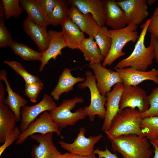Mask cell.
Listing matches in <instances>:
<instances>
[{
    "label": "cell",
    "mask_w": 158,
    "mask_h": 158,
    "mask_svg": "<svg viewBox=\"0 0 158 158\" xmlns=\"http://www.w3.org/2000/svg\"><path fill=\"white\" fill-rule=\"evenodd\" d=\"M41 8L44 14L48 18L51 14L57 2V0H39Z\"/></svg>",
    "instance_id": "8d00e7d4"
},
{
    "label": "cell",
    "mask_w": 158,
    "mask_h": 158,
    "mask_svg": "<svg viewBox=\"0 0 158 158\" xmlns=\"http://www.w3.org/2000/svg\"><path fill=\"white\" fill-rule=\"evenodd\" d=\"M79 49L83 53L85 60L90 62L89 64L100 63L105 58L93 37L85 38L81 43Z\"/></svg>",
    "instance_id": "484cf974"
},
{
    "label": "cell",
    "mask_w": 158,
    "mask_h": 158,
    "mask_svg": "<svg viewBox=\"0 0 158 158\" xmlns=\"http://www.w3.org/2000/svg\"><path fill=\"white\" fill-rule=\"evenodd\" d=\"M150 21V18L141 25L142 30L133 51L128 56L119 61L114 67L115 69L130 67L145 71L149 66L152 65L154 59L153 47L150 44L148 47H146L144 44L145 36Z\"/></svg>",
    "instance_id": "6da1fadb"
},
{
    "label": "cell",
    "mask_w": 158,
    "mask_h": 158,
    "mask_svg": "<svg viewBox=\"0 0 158 158\" xmlns=\"http://www.w3.org/2000/svg\"><path fill=\"white\" fill-rule=\"evenodd\" d=\"M53 134H36L30 136L38 143L32 147L31 153L33 158H56L61 154L53 142Z\"/></svg>",
    "instance_id": "4fadbf2b"
},
{
    "label": "cell",
    "mask_w": 158,
    "mask_h": 158,
    "mask_svg": "<svg viewBox=\"0 0 158 158\" xmlns=\"http://www.w3.org/2000/svg\"><path fill=\"white\" fill-rule=\"evenodd\" d=\"M150 44L153 47L154 59L158 65V37L151 35Z\"/></svg>",
    "instance_id": "ab89813d"
},
{
    "label": "cell",
    "mask_w": 158,
    "mask_h": 158,
    "mask_svg": "<svg viewBox=\"0 0 158 158\" xmlns=\"http://www.w3.org/2000/svg\"><path fill=\"white\" fill-rule=\"evenodd\" d=\"M123 86V83H117L106 95V111L102 127V130L105 132L109 129L113 119L119 111V104Z\"/></svg>",
    "instance_id": "e0dca14e"
},
{
    "label": "cell",
    "mask_w": 158,
    "mask_h": 158,
    "mask_svg": "<svg viewBox=\"0 0 158 158\" xmlns=\"http://www.w3.org/2000/svg\"><path fill=\"white\" fill-rule=\"evenodd\" d=\"M63 37L67 46L72 49H79L85 38L84 33L68 17L61 24Z\"/></svg>",
    "instance_id": "603a6c76"
},
{
    "label": "cell",
    "mask_w": 158,
    "mask_h": 158,
    "mask_svg": "<svg viewBox=\"0 0 158 158\" xmlns=\"http://www.w3.org/2000/svg\"><path fill=\"white\" fill-rule=\"evenodd\" d=\"M147 96L146 92L141 87L123 85L119 112L126 108H137L141 114L145 112L150 107Z\"/></svg>",
    "instance_id": "52a82bcc"
},
{
    "label": "cell",
    "mask_w": 158,
    "mask_h": 158,
    "mask_svg": "<svg viewBox=\"0 0 158 158\" xmlns=\"http://www.w3.org/2000/svg\"><path fill=\"white\" fill-rule=\"evenodd\" d=\"M68 6L66 1L57 0L54 10L48 18L49 25L54 26L61 25L68 17Z\"/></svg>",
    "instance_id": "f1b7e54d"
},
{
    "label": "cell",
    "mask_w": 158,
    "mask_h": 158,
    "mask_svg": "<svg viewBox=\"0 0 158 158\" xmlns=\"http://www.w3.org/2000/svg\"><path fill=\"white\" fill-rule=\"evenodd\" d=\"M0 80L4 82L6 86V90L8 93L7 97L4 99L3 102L13 112L17 122H19L21 119V109L26 106L28 101L18 93L13 91L7 79V73L4 69L1 70Z\"/></svg>",
    "instance_id": "7402d4cb"
},
{
    "label": "cell",
    "mask_w": 158,
    "mask_h": 158,
    "mask_svg": "<svg viewBox=\"0 0 158 158\" xmlns=\"http://www.w3.org/2000/svg\"><path fill=\"white\" fill-rule=\"evenodd\" d=\"M5 89L0 82V143L3 144L6 138L13 131L17 122L13 112L3 102Z\"/></svg>",
    "instance_id": "5bb4252c"
},
{
    "label": "cell",
    "mask_w": 158,
    "mask_h": 158,
    "mask_svg": "<svg viewBox=\"0 0 158 158\" xmlns=\"http://www.w3.org/2000/svg\"><path fill=\"white\" fill-rule=\"evenodd\" d=\"M104 2V18L105 24L112 30L123 28L127 25L124 11L113 0H105Z\"/></svg>",
    "instance_id": "d6986e66"
},
{
    "label": "cell",
    "mask_w": 158,
    "mask_h": 158,
    "mask_svg": "<svg viewBox=\"0 0 158 158\" xmlns=\"http://www.w3.org/2000/svg\"><path fill=\"white\" fill-rule=\"evenodd\" d=\"M142 135L150 141L158 139V116L142 118L140 125Z\"/></svg>",
    "instance_id": "83f0119b"
},
{
    "label": "cell",
    "mask_w": 158,
    "mask_h": 158,
    "mask_svg": "<svg viewBox=\"0 0 158 158\" xmlns=\"http://www.w3.org/2000/svg\"><path fill=\"white\" fill-rule=\"evenodd\" d=\"M4 62L20 75L24 80L25 82L32 83L40 80L37 76L28 72L24 67L18 62L6 60Z\"/></svg>",
    "instance_id": "d6a6232c"
},
{
    "label": "cell",
    "mask_w": 158,
    "mask_h": 158,
    "mask_svg": "<svg viewBox=\"0 0 158 158\" xmlns=\"http://www.w3.org/2000/svg\"><path fill=\"white\" fill-rule=\"evenodd\" d=\"M66 2L68 5L76 6L82 13H90L100 28L105 25L104 0H70Z\"/></svg>",
    "instance_id": "2e32d148"
},
{
    "label": "cell",
    "mask_w": 158,
    "mask_h": 158,
    "mask_svg": "<svg viewBox=\"0 0 158 158\" xmlns=\"http://www.w3.org/2000/svg\"><path fill=\"white\" fill-rule=\"evenodd\" d=\"M98 158H103L101 157H98Z\"/></svg>",
    "instance_id": "7dc6e473"
},
{
    "label": "cell",
    "mask_w": 158,
    "mask_h": 158,
    "mask_svg": "<svg viewBox=\"0 0 158 158\" xmlns=\"http://www.w3.org/2000/svg\"><path fill=\"white\" fill-rule=\"evenodd\" d=\"M147 99L150 105L149 109L141 114L142 118L151 116H158V86L153 89Z\"/></svg>",
    "instance_id": "1f68e13d"
},
{
    "label": "cell",
    "mask_w": 158,
    "mask_h": 158,
    "mask_svg": "<svg viewBox=\"0 0 158 158\" xmlns=\"http://www.w3.org/2000/svg\"><path fill=\"white\" fill-rule=\"evenodd\" d=\"M48 32L50 40L48 49L42 53L39 69L40 72L42 71L50 59L56 60L58 55H61L62 49L67 47L61 32L50 30Z\"/></svg>",
    "instance_id": "44dd1931"
},
{
    "label": "cell",
    "mask_w": 158,
    "mask_h": 158,
    "mask_svg": "<svg viewBox=\"0 0 158 158\" xmlns=\"http://www.w3.org/2000/svg\"><path fill=\"white\" fill-rule=\"evenodd\" d=\"M57 105L51 96L44 94L42 100L31 106H25L21 110V119L19 128L21 133L24 132L29 125L34 121L40 114L45 111L50 112L55 109Z\"/></svg>",
    "instance_id": "30bf717a"
},
{
    "label": "cell",
    "mask_w": 158,
    "mask_h": 158,
    "mask_svg": "<svg viewBox=\"0 0 158 158\" xmlns=\"http://www.w3.org/2000/svg\"><path fill=\"white\" fill-rule=\"evenodd\" d=\"M72 158H96V154L93 153L90 155L85 156L73 154Z\"/></svg>",
    "instance_id": "60d3db41"
},
{
    "label": "cell",
    "mask_w": 158,
    "mask_h": 158,
    "mask_svg": "<svg viewBox=\"0 0 158 158\" xmlns=\"http://www.w3.org/2000/svg\"><path fill=\"white\" fill-rule=\"evenodd\" d=\"M86 130L82 127L76 138L72 143L59 141V143L61 148L73 154L80 156H88L93 153L94 147L102 138V134L91 135L88 137L85 136Z\"/></svg>",
    "instance_id": "ba28073f"
},
{
    "label": "cell",
    "mask_w": 158,
    "mask_h": 158,
    "mask_svg": "<svg viewBox=\"0 0 158 158\" xmlns=\"http://www.w3.org/2000/svg\"><path fill=\"white\" fill-rule=\"evenodd\" d=\"M117 3L125 12L127 25L138 26L148 16L146 0H119Z\"/></svg>",
    "instance_id": "7c38bea8"
},
{
    "label": "cell",
    "mask_w": 158,
    "mask_h": 158,
    "mask_svg": "<svg viewBox=\"0 0 158 158\" xmlns=\"http://www.w3.org/2000/svg\"><path fill=\"white\" fill-rule=\"evenodd\" d=\"M43 87L40 80L33 83L25 82V92L30 101L35 103L37 101L38 96Z\"/></svg>",
    "instance_id": "836d02e7"
},
{
    "label": "cell",
    "mask_w": 158,
    "mask_h": 158,
    "mask_svg": "<svg viewBox=\"0 0 158 158\" xmlns=\"http://www.w3.org/2000/svg\"><path fill=\"white\" fill-rule=\"evenodd\" d=\"M137 28V25L130 24L122 29L109 30L112 38V44L102 64L103 66H110L117 59L125 55V53L122 51L125 45L130 42H135L138 39L139 35Z\"/></svg>",
    "instance_id": "277c9868"
},
{
    "label": "cell",
    "mask_w": 158,
    "mask_h": 158,
    "mask_svg": "<svg viewBox=\"0 0 158 158\" xmlns=\"http://www.w3.org/2000/svg\"><path fill=\"white\" fill-rule=\"evenodd\" d=\"M119 74L124 85L137 86L145 80H151L158 85V69L152 68L142 71L130 67L115 69Z\"/></svg>",
    "instance_id": "9a60e30c"
},
{
    "label": "cell",
    "mask_w": 158,
    "mask_h": 158,
    "mask_svg": "<svg viewBox=\"0 0 158 158\" xmlns=\"http://www.w3.org/2000/svg\"><path fill=\"white\" fill-rule=\"evenodd\" d=\"M150 19L147 32H150L151 35L158 37V16L153 15Z\"/></svg>",
    "instance_id": "74e56055"
},
{
    "label": "cell",
    "mask_w": 158,
    "mask_h": 158,
    "mask_svg": "<svg viewBox=\"0 0 158 158\" xmlns=\"http://www.w3.org/2000/svg\"><path fill=\"white\" fill-rule=\"evenodd\" d=\"M142 119L138 109L126 108L115 116L109 129L105 133L110 141L122 135H142L140 125Z\"/></svg>",
    "instance_id": "7a4b0ae2"
},
{
    "label": "cell",
    "mask_w": 158,
    "mask_h": 158,
    "mask_svg": "<svg viewBox=\"0 0 158 158\" xmlns=\"http://www.w3.org/2000/svg\"><path fill=\"white\" fill-rule=\"evenodd\" d=\"M21 133L19 128L16 127L13 132L6 138L3 144L0 147V157L5 149L16 140H17Z\"/></svg>",
    "instance_id": "d590c367"
},
{
    "label": "cell",
    "mask_w": 158,
    "mask_h": 158,
    "mask_svg": "<svg viewBox=\"0 0 158 158\" xmlns=\"http://www.w3.org/2000/svg\"><path fill=\"white\" fill-rule=\"evenodd\" d=\"M72 70L65 68L59 76L58 82L51 93V95L56 101L58 100L62 94L68 93L73 89L74 85L78 82H84V78L73 76L71 73Z\"/></svg>",
    "instance_id": "cb8c5ba5"
},
{
    "label": "cell",
    "mask_w": 158,
    "mask_h": 158,
    "mask_svg": "<svg viewBox=\"0 0 158 158\" xmlns=\"http://www.w3.org/2000/svg\"><path fill=\"white\" fill-rule=\"evenodd\" d=\"M157 1L156 0H147V4L150 6L154 4Z\"/></svg>",
    "instance_id": "ee69618b"
},
{
    "label": "cell",
    "mask_w": 158,
    "mask_h": 158,
    "mask_svg": "<svg viewBox=\"0 0 158 158\" xmlns=\"http://www.w3.org/2000/svg\"><path fill=\"white\" fill-rule=\"evenodd\" d=\"M153 15L158 16V5L155 9Z\"/></svg>",
    "instance_id": "f6af8a7d"
},
{
    "label": "cell",
    "mask_w": 158,
    "mask_h": 158,
    "mask_svg": "<svg viewBox=\"0 0 158 158\" xmlns=\"http://www.w3.org/2000/svg\"><path fill=\"white\" fill-rule=\"evenodd\" d=\"M152 141L154 142L156 145V146L158 147V139L154 141Z\"/></svg>",
    "instance_id": "bcb514c9"
},
{
    "label": "cell",
    "mask_w": 158,
    "mask_h": 158,
    "mask_svg": "<svg viewBox=\"0 0 158 158\" xmlns=\"http://www.w3.org/2000/svg\"><path fill=\"white\" fill-rule=\"evenodd\" d=\"M94 38L102 54L105 58L110 50L112 42L109 30L105 25L100 27Z\"/></svg>",
    "instance_id": "f546056e"
},
{
    "label": "cell",
    "mask_w": 158,
    "mask_h": 158,
    "mask_svg": "<svg viewBox=\"0 0 158 158\" xmlns=\"http://www.w3.org/2000/svg\"><path fill=\"white\" fill-rule=\"evenodd\" d=\"M4 14L0 13V47L9 46L13 41L11 35L9 33L4 23Z\"/></svg>",
    "instance_id": "e575fe53"
},
{
    "label": "cell",
    "mask_w": 158,
    "mask_h": 158,
    "mask_svg": "<svg viewBox=\"0 0 158 158\" xmlns=\"http://www.w3.org/2000/svg\"><path fill=\"white\" fill-rule=\"evenodd\" d=\"M93 153L103 158H119L116 153L113 154L109 151L107 147L104 151L101 150L97 148L94 150Z\"/></svg>",
    "instance_id": "f35d334b"
},
{
    "label": "cell",
    "mask_w": 158,
    "mask_h": 158,
    "mask_svg": "<svg viewBox=\"0 0 158 158\" xmlns=\"http://www.w3.org/2000/svg\"><path fill=\"white\" fill-rule=\"evenodd\" d=\"M85 75L86 78L85 81L78 85V87L81 89L88 88L90 92V104L89 106L85 107L84 108L91 121H93L96 115L104 118L106 111L105 105L107 97L100 93L97 85L96 78L92 72L87 71Z\"/></svg>",
    "instance_id": "8992f818"
},
{
    "label": "cell",
    "mask_w": 158,
    "mask_h": 158,
    "mask_svg": "<svg viewBox=\"0 0 158 158\" xmlns=\"http://www.w3.org/2000/svg\"><path fill=\"white\" fill-rule=\"evenodd\" d=\"M49 133H54L58 136H61L59 128L53 120L49 112L45 111L42 113L38 118L31 122L24 132L21 133L16 144H22L32 135L45 134Z\"/></svg>",
    "instance_id": "9c48e42d"
},
{
    "label": "cell",
    "mask_w": 158,
    "mask_h": 158,
    "mask_svg": "<svg viewBox=\"0 0 158 158\" xmlns=\"http://www.w3.org/2000/svg\"><path fill=\"white\" fill-rule=\"evenodd\" d=\"M68 16L89 37H94L100 29L90 13H82L75 6H71L68 9Z\"/></svg>",
    "instance_id": "ffe728a7"
},
{
    "label": "cell",
    "mask_w": 158,
    "mask_h": 158,
    "mask_svg": "<svg viewBox=\"0 0 158 158\" xmlns=\"http://www.w3.org/2000/svg\"><path fill=\"white\" fill-rule=\"evenodd\" d=\"M93 71L97 81V85L100 93L106 96L111 90L113 86L118 83H123L122 80L119 73L106 68L101 63L89 64Z\"/></svg>",
    "instance_id": "8fae6325"
},
{
    "label": "cell",
    "mask_w": 158,
    "mask_h": 158,
    "mask_svg": "<svg viewBox=\"0 0 158 158\" xmlns=\"http://www.w3.org/2000/svg\"><path fill=\"white\" fill-rule=\"evenodd\" d=\"M83 101L82 98L77 97L63 100L59 106L49 112L53 120L59 128H64L73 126L79 121L84 119L87 116L84 108L80 107L74 112L72 111L76 104Z\"/></svg>",
    "instance_id": "5b68a950"
},
{
    "label": "cell",
    "mask_w": 158,
    "mask_h": 158,
    "mask_svg": "<svg viewBox=\"0 0 158 158\" xmlns=\"http://www.w3.org/2000/svg\"><path fill=\"white\" fill-rule=\"evenodd\" d=\"M5 18L8 19L12 17H19L23 11L19 0H2V1Z\"/></svg>",
    "instance_id": "4dcf8cb0"
},
{
    "label": "cell",
    "mask_w": 158,
    "mask_h": 158,
    "mask_svg": "<svg viewBox=\"0 0 158 158\" xmlns=\"http://www.w3.org/2000/svg\"><path fill=\"white\" fill-rule=\"evenodd\" d=\"M9 46L15 54L25 60L40 61L42 59V53L34 50L24 44L13 41Z\"/></svg>",
    "instance_id": "4316f807"
},
{
    "label": "cell",
    "mask_w": 158,
    "mask_h": 158,
    "mask_svg": "<svg viewBox=\"0 0 158 158\" xmlns=\"http://www.w3.org/2000/svg\"><path fill=\"white\" fill-rule=\"evenodd\" d=\"M21 7L26 12L28 17L36 24L46 28L48 20L41 8L39 0H20Z\"/></svg>",
    "instance_id": "d4e9b609"
},
{
    "label": "cell",
    "mask_w": 158,
    "mask_h": 158,
    "mask_svg": "<svg viewBox=\"0 0 158 158\" xmlns=\"http://www.w3.org/2000/svg\"><path fill=\"white\" fill-rule=\"evenodd\" d=\"M73 154L70 153H66L63 154L61 153L59 154L56 158H72Z\"/></svg>",
    "instance_id": "b9f144b4"
},
{
    "label": "cell",
    "mask_w": 158,
    "mask_h": 158,
    "mask_svg": "<svg viewBox=\"0 0 158 158\" xmlns=\"http://www.w3.org/2000/svg\"><path fill=\"white\" fill-rule=\"evenodd\" d=\"M151 144L154 148V155L153 158H158V147L152 142L150 141Z\"/></svg>",
    "instance_id": "7bdbcfd3"
},
{
    "label": "cell",
    "mask_w": 158,
    "mask_h": 158,
    "mask_svg": "<svg viewBox=\"0 0 158 158\" xmlns=\"http://www.w3.org/2000/svg\"><path fill=\"white\" fill-rule=\"evenodd\" d=\"M23 26L24 31L35 42L40 52H45L50 40L46 28L36 24L28 16L24 21Z\"/></svg>",
    "instance_id": "ac0fdd59"
},
{
    "label": "cell",
    "mask_w": 158,
    "mask_h": 158,
    "mask_svg": "<svg viewBox=\"0 0 158 158\" xmlns=\"http://www.w3.org/2000/svg\"><path fill=\"white\" fill-rule=\"evenodd\" d=\"M142 135H122L111 140L113 150L123 158H150L152 154L147 140Z\"/></svg>",
    "instance_id": "3957f363"
}]
</instances>
